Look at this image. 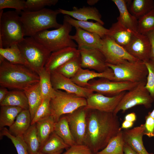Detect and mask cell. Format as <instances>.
<instances>
[{"instance_id":"ab89813d","label":"cell","mask_w":154,"mask_h":154,"mask_svg":"<svg viewBox=\"0 0 154 154\" xmlns=\"http://www.w3.org/2000/svg\"><path fill=\"white\" fill-rule=\"evenodd\" d=\"M50 99V98L42 99L31 121V125L35 124L37 122L45 119L51 116Z\"/></svg>"},{"instance_id":"816d5d0a","label":"cell","mask_w":154,"mask_h":154,"mask_svg":"<svg viewBox=\"0 0 154 154\" xmlns=\"http://www.w3.org/2000/svg\"><path fill=\"white\" fill-rule=\"evenodd\" d=\"M99 1L98 0H88L87 2L89 5L92 6L97 3Z\"/></svg>"},{"instance_id":"ffe728a7","label":"cell","mask_w":154,"mask_h":154,"mask_svg":"<svg viewBox=\"0 0 154 154\" xmlns=\"http://www.w3.org/2000/svg\"><path fill=\"white\" fill-rule=\"evenodd\" d=\"M75 28V34L73 35H70V37L77 43L78 50L82 48H100L101 45L102 38L98 35L88 32L79 27Z\"/></svg>"},{"instance_id":"3957f363","label":"cell","mask_w":154,"mask_h":154,"mask_svg":"<svg viewBox=\"0 0 154 154\" xmlns=\"http://www.w3.org/2000/svg\"><path fill=\"white\" fill-rule=\"evenodd\" d=\"M58 9L44 8L35 11H23L20 16L25 36L33 37L38 32L51 28L57 29L62 24L57 21Z\"/></svg>"},{"instance_id":"d6a6232c","label":"cell","mask_w":154,"mask_h":154,"mask_svg":"<svg viewBox=\"0 0 154 154\" xmlns=\"http://www.w3.org/2000/svg\"><path fill=\"white\" fill-rule=\"evenodd\" d=\"M54 131L70 147L76 144L64 115L55 122Z\"/></svg>"},{"instance_id":"7402d4cb","label":"cell","mask_w":154,"mask_h":154,"mask_svg":"<svg viewBox=\"0 0 154 154\" xmlns=\"http://www.w3.org/2000/svg\"><path fill=\"white\" fill-rule=\"evenodd\" d=\"M117 7L119 13L117 22L125 28L135 34L138 33V19L129 12L127 5V0H112Z\"/></svg>"},{"instance_id":"44dd1931","label":"cell","mask_w":154,"mask_h":154,"mask_svg":"<svg viewBox=\"0 0 154 154\" xmlns=\"http://www.w3.org/2000/svg\"><path fill=\"white\" fill-rule=\"evenodd\" d=\"M97 78H106L114 81V73L112 70L110 68L102 72L81 68L76 74L71 79L79 86L86 87L89 81Z\"/></svg>"},{"instance_id":"f907efd6","label":"cell","mask_w":154,"mask_h":154,"mask_svg":"<svg viewBox=\"0 0 154 154\" xmlns=\"http://www.w3.org/2000/svg\"><path fill=\"white\" fill-rule=\"evenodd\" d=\"M123 151L124 154H138L125 143L124 146Z\"/></svg>"},{"instance_id":"681fc988","label":"cell","mask_w":154,"mask_h":154,"mask_svg":"<svg viewBox=\"0 0 154 154\" xmlns=\"http://www.w3.org/2000/svg\"><path fill=\"white\" fill-rule=\"evenodd\" d=\"M134 122L125 120L121 124V128L124 129H128L133 126Z\"/></svg>"},{"instance_id":"ee69618b","label":"cell","mask_w":154,"mask_h":154,"mask_svg":"<svg viewBox=\"0 0 154 154\" xmlns=\"http://www.w3.org/2000/svg\"><path fill=\"white\" fill-rule=\"evenodd\" d=\"M63 154H94L90 148L85 144H74L66 149Z\"/></svg>"},{"instance_id":"1f68e13d","label":"cell","mask_w":154,"mask_h":154,"mask_svg":"<svg viewBox=\"0 0 154 154\" xmlns=\"http://www.w3.org/2000/svg\"><path fill=\"white\" fill-rule=\"evenodd\" d=\"M22 110L21 108L17 106H1L0 129L5 126H11L14 123L18 114Z\"/></svg>"},{"instance_id":"9c48e42d","label":"cell","mask_w":154,"mask_h":154,"mask_svg":"<svg viewBox=\"0 0 154 154\" xmlns=\"http://www.w3.org/2000/svg\"><path fill=\"white\" fill-rule=\"evenodd\" d=\"M146 82H140L126 92L113 113L117 115L120 111L124 112L139 105H143L147 108H150L153 101L145 87Z\"/></svg>"},{"instance_id":"5b68a950","label":"cell","mask_w":154,"mask_h":154,"mask_svg":"<svg viewBox=\"0 0 154 154\" xmlns=\"http://www.w3.org/2000/svg\"><path fill=\"white\" fill-rule=\"evenodd\" d=\"M72 27L68 23L63 20L59 28L42 31L33 37L51 53L66 47L76 48L77 45L70 35Z\"/></svg>"},{"instance_id":"277c9868","label":"cell","mask_w":154,"mask_h":154,"mask_svg":"<svg viewBox=\"0 0 154 154\" xmlns=\"http://www.w3.org/2000/svg\"><path fill=\"white\" fill-rule=\"evenodd\" d=\"M0 13V48L17 44L24 38L20 14L15 11Z\"/></svg>"},{"instance_id":"b9f144b4","label":"cell","mask_w":154,"mask_h":154,"mask_svg":"<svg viewBox=\"0 0 154 154\" xmlns=\"http://www.w3.org/2000/svg\"><path fill=\"white\" fill-rule=\"evenodd\" d=\"M144 62L148 70L145 87L154 102V61L150 59Z\"/></svg>"},{"instance_id":"7c38bea8","label":"cell","mask_w":154,"mask_h":154,"mask_svg":"<svg viewBox=\"0 0 154 154\" xmlns=\"http://www.w3.org/2000/svg\"><path fill=\"white\" fill-rule=\"evenodd\" d=\"M87 110L81 107L73 112L64 115L76 144H84L87 129Z\"/></svg>"},{"instance_id":"8fae6325","label":"cell","mask_w":154,"mask_h":154,"mask_svg":"<svg viewBox=\"0 0 154 154\" xmlns=\"http://www.w3.org/2000/svg\"><path fill=\"white\" fill-rule=\"evenodd\" d=\"M99 49L105 57L107 63L110 64L117 65L126 60H138L108 35L102 38L101 45Z\"/></svg>"},{"instance_id":"836d02e7","label":"cell","mask_w":154,"mask_h":154,"mask_svg":"<svg viewBox=\"0 0 154 154\" xmlns=\"http://www.w3.org/2000/svg\"><path fill=\"white\" fill-rule=\"evenodd\" d=\"M55 122L51 116L36 123L37 136L40 146L54 132Z\"/></svg>"},{"instance_id":"ba28073f","label":"cell","mask_w":154,"mask_h":154,"mask_svg":"<svg viewBox=\"0 0 154 154\" xmlns=\"http://www.w3.org/2000/svg\"><path fill=\"white\" fill-rule=\"evenodd\" d=\"M107 65L113 72L114 81L135 83L146 81L148 70L142 61L126 60L117 65Z\"/></svg>"},{"instance_id":"f1b7e54d","label":"cell","mask_w":154,"mask_h":154,"mask_svg":"<svg viewBox=\"0 0 154 154\" xmlns=\"http://www.w3.org/2000/svg\"><path fill=\"white\" fill-rule=\"evenodd\" d=\"M130 13L138 19L154 8L153 0H127Z\"/></svg>"},{"instance_id":"30bf717a","label":"cell","mask_w":154,"mask_h":154,"mask_svg":"<svg viewBox=\"0 0 154 154\" xmlns=\"http://www.w3.org/2000/svg\"><path fill=\"white\" fill-rule=\"evenodd\" d=\"M139 83L128 81H115L106 78H100L89 81L86 87L94 92L100 93L107 96L112 97L131 89Z\"/></svg>"},{"instance_id":"4dcf8cb0","label":"cell","mask_w":154,"mask_h":154,"mask_svg":"<svg viewBox=\"0 0 154 154\" xmlns=\"http://www.w3.org/2000/svg\"><path fill=\"white\" fill-rule=\"evenodd\" d=\"M29 154H37L40 146L37 134L36 124L31 125L23 135Z\"/></svg>"},{"instance_id":"e0dca14e","label":"cell","mask_w":154,"mask_h":154,"mask_svg":"<svg viewBox=\"0 0 154 154\" xmlns=\"http://www.w3.org/2000/svg\"><path fill=\"white\" fill-rule=\"evenodd\" d=\"M144 135V124L131 129L122 131L123 137L125 143L136 153L138 154H153L149 153L144 146L143 141Z\"/></svg>"},{"instance_id":"f5cc1de1","label":"cell","mask_w":154,"mask_h":154,"mask_svg":"<svg viewBox=\"0 0 154 154\" xmlns=\"http://www.w3.org/2000/svg\"><path fill=\"white\" fill-rule=\"evenodd\" d=\"M148 114L154 118V109L151 112H149Z\"/></svg>"},{"instance_id":"ac0fdd59","label":"cell","mask_w":154,"mask_h":154,"mask_svg":"<svg viewBox=\"0 0 154 154\" xmlns=\"http://www.w3.org/2000/svg\"><path fill=\"white\" fill-rule=\"evenodd\" d=\"M80 55L76 48H65L51 53L44 66L49 73L55 71L58 67L71 59Z\"/></svg>"},{"instance_id":"7a4b0ae2","label":"cell","mask_w":154,"mask_h":154,"mask_svg":"<svg viewBox=\"0 0 154 154\" xmlns=\"http://www.w3.org/2000/svg\"><path fill=\"white\" fill-rule=\"evenodd\" d=\"M38 75L27 67L13 64L0 56V85L24 91L39 82Z\"/></svg>"},{"instance_id":"f546056e","label":"cell","mask_w":154,"mask_h":154,"mask_svg":"<svg viewBox=\"0 0 154 154\" xmlns=\"http://www.w3.org/2000/svg\"><path fill=\"white\" fill-rule=\"evenodd\" d=\"M0 56L14 64L25 65L29 68V65L22 54L17 44L7 48H0Z\"/></svg>"},{"instance_id":"60d3db41","label":"cell","mask_w":154,"mask_h":154,"mask_svg":"<svg viewBox=\"0 0 154 154\" xmlns=\"http://www.w3.org/2000/svg\"><path fill=\"white\" fill-rule=\"evenodd\" d=\"M58 0H27L25 1V11H35L44 8L46 6L56 5Z\"/></svg>"},{"instance_id":"8992f818","label":"cell","mask_w":154,"mask_h":154,"mask_svg":"<svg viewBox=\"0 0 154 154\" xmlns=\"http://www.w3.org/2000/svg\"><path fill=\"white\" fill-rule=\"evenodd\" d=\"M17 45L29 68L38 74L44 68L51 53L33 37H26Z\"/></svg>"},{"instance_id":"f35d334b","label":"cell","mask_w":154,"mask_h":154,"mask_svg":"<svg viewBox=\"0 0 154 154\" xmlns=\"http://www.w3.org/2000/svg\"><path fill=\"white\" fill-rule=\"evenodd\" d=\"M0 129V137L5 136L9 139L15 147L18 154H29L23 135L14 136L10 133L8 129L5 127Z\"/></svg>"},{"instance_id":"4316f807","label":"cell","mask_w":154,"mask_h":154,"mask_svg":"<svg viewBox=\"0 0 154 154\" xmlns=\"http://www.w3.org/2000/svg\"><path fill=\"white\" fill-rule=\"evenodd\" d=\"M1 106H17L23 110H29L27 97L23 91L14 90L9 91L5 98L0 102Z\"/></svg>"},{"instance_id":"7dc6e473","label":"cell","mask_w":154,"mask_h":154,"mask_svg":"<svg viewBox=\"0 0 154 154\" xmlns=\"http://www.w3.org/2000/svg\"><path fill=\"white\" fill-rule=\"evenodd\" d=\"M137 119V116L134 112H132L127 114L125 117V120L134 122Z\"/></svg>"},{"instance_id":"52a82bcc","label":"cell","mask_w":154,"mask_h":154,"mask_svg":"<svg viewBox=\"0 0 154 154\" xmlns=\"http://www.w3.org/2000/svg\"><path fill=\"white\" fill-rule=\"evenodd\" d=\"M86 104L85 98L62 90H55L54 96L50 100L51 116L56 122L62 116L85 106Z\"/></svg>"},{"instance_id":"8d00e7d4","label":"cell","mask_w":154,"mask_h":154,"mask_svg":"<svg viewBox=\"0 0 154 154\" xmlns=\"http://www.w3.org/2000/svg\"><path fill=\"white\" fill-rule=\"evenodd\" d=\"M40 78L39 84L42 99L52 98L55 90L53 88L50 80V73L44 68L38 74Z\"/></svg>"},{"instance_id":"f6af8a7d","label":"cell","mask_w":154,"mask_h":154,"mask_svg":"<svg viewBox=\"0 0 154 154\" xmlns=\"http://www.w3.org/2000/svg\"><path fill=\"white\" fill-rule=\"evenodd\" d=\"M144 135L149 137H154V118L148 114L145 116Z\"/></svg>"},{"instance_id":"4fadbf2b","label":"cell","mask_w":154,"mask_h":154,"mask_svg":"<svg viewBox=\"0 0 154 154\" xmlns=\"http://www.w3.org/2000/svg\"><path fill=\"white\" fill-rule=\"evenodd\" d=\"M50 80L52 87L55 90H64L86 99L94 92L86 88L80 87L68 78L56 71L50 73Z\"/></svg>"},{"instance_id":"7bdbcfd3","label":"cell","mask_w":154,"mask_h":154,"mask_svg":"<svg viewBox=\"0 0 154 154\" xmlns=\"http://www.w3.org/2000/svg\"><path fill=\"white\" fill-rule=\"evenodd\" d=\"M7 8L15 9L20 14L25 9V1L24 0H0V10Z\"/></svg>"},{"instance_id":"603a6c76","label":"cell","mask_w":154,"mask_h":154,"mask_svg":"<svg viewBox=\"0 0 154 154\" xmlns=\"http://www.w3.org/2000/svg\"><path fill=\"white\" fill-rule=\"evenodd\" d=\"M63 20L68 23L72 27H79L88 32L96 33L101 38L108 35L109 29L105 28L97 22L78 21L66 15L64 17Z\"/></svg>"},{"instance_id":"2e32d148","label":"cell","mask_w":154,"mask_h":154,"mask_svg":"<svg viewBox=\"0 0 154 154\" xmlns=\"http://www.w3.org/2000/svg\"><path fill=\"white\" fill-rule=\"evenodd\" d=\"M124 48L130 55L139 60L145 62L150 59L151 45L146 35L139 33L134 34Z\"/></svg>"},{"instance_id":"74e56055","label":"cell","mask_w":154,"mask_h":154,"mask_svg":"<svg viewBox=\"0 0 154 154\" xmlns=\"http://www.w3.org/2000/svg\"><path fill=\"white\" fill-rule=\"evenodd\" d=\"M154 30V8L138 19V32L145 35Z\"/></svg>"},{"instance_id":"d6986e66","label":"cell","mask_w":154,"mask_h":154,"mask_svg":"<svg viewBox=\"0 0 154 154\" xmlns=\"http://www.w3.org/2000/svg\"><path fill=\"white\" fill-rule=\"evenodd\" d=\"M58 10L60 13L68 15L77 20L88 21L89 20H93L103 25L104 24L101 19V14L97 9L94 7L83 6L78 8L74 6L71 10L60 8H59Z\"/></svg>"},{"instance_id":"83f0119b","label":"cell","mask_w":154,"mask_h":154,"mask_svg":"<svg viewBox=\"0 0 154 154\" xmlns=\"http://www.w3.org/2000/svg\"><path fill=\"white\" fill-rule=\"evenodd\" d=\"M27 97L31 121L42 99L39 82L23 91Z\"/></svg>"},{"instance_id":"e575fe53","label":"cell","mask_w":154,"mask_h":154,"mask_svg":"<svg viewBox=\"0 0 154 154\" xmlns=\"http://www.w3.org/2000/svg\"><path fill=\"white\" fill-rule=\"evenodd\" d=\"M125 144L121 130L110 141L104 149L96 154H124Z\"/></svg>"},{"instance_id":"d4e9b609","label":"cell","mask_w":154,"mask_h":154,"mask_svg":"<svg viewBox=\"0 0 154 154\" xmlns=\"http://www.w3.org/2000/svg\"><path fill=\"white\" fill-rule=\"evenodd\" d=\"M70 147L54 131L41 145L39 152L44 154H53L62 152Z\"/></svg>"},{"instance_id":"bcb514c9","label":"cell","mask_w":154,"mask_h":154,"mask_svg":"<svg viewBox=\"0 0 154 154\" xmlns=\"http://www.w3.org/2000/svg\"><path fill=\"white\" fill-rule=\"evenodd\" d=\"M145 35L148 37L151 45L150 59L154 61V30L147 33Z\"/></svg>"},{"instance_id":"5bb4252c","label":"cell","mask_w":154,"mask_h":154,"mask_svg":"<svg viewBox=\"0 0 154 154\" xmlns=\"http://www.w3.org/2000/svg\"><path fill=\"white\" fill-rule=\"evenodd\" d=\"M126 91L112 97H108L96 92H93L86 98L87 109L113 112Z\"/></svg>"},{"instance_id":"c3c4849f","label":"cell","mask_w":154,"mask_h":154,"mask_svg":"<svg viewBox=\"0 0 154 154\" xmlns=\"http://www.w3.org/2000/svg\"><path fill=\"white\" fill-rule=\"evenodd\" d=\"M9 92V91L6 88L1 86L0 88V102L4 99Z\"/></svg>"},{"instance_id":"cb8c5ba5","label":"cell","mask_w":154,"mask_h":154,"mask_svg":"<svg viewBox=\"0 0 154 154\" xmlns=\"http://www.w3.org/2000/svg\"><path fill=\"white\" fill-rule=\"evenodd\" d=\"M109 30L108 35L117 44L124 48L129 44L135 34L117 22L113 24Z\"/></svg>"},{"instance_id":"db71d44e","label":"cell","mask_w":154,"mask_h":154,"mask_svg":"<svg viewBox=\"0 0 154 154\" xmlns=\"http://www.w3.org/2000/svg\"><path fill=\"white\" fill-rule=\"evenodd\" d=\"M62 152H59L53 154H61V153H62ZM37 154H43L42 153L39 152H38V153H37Z\"/></svg>"},{"instance_id":"484cf974","label":"cell","mask_w":154,"mask_h":154,"mask_svg":"<svg viewBox=\"0 0 154 154\" xmlns=\"http://www.w3.org/2000/svg\"><path fill=\"white\" fill-rule=\"evenodd\" d=\"M31 119L29 110H23L18 114L8 131L15 136L23 135L31 125Z\"/></svg>"},{"instance_id":"d590c367","label":"cell","mask_w":154,"mask_h":154,"mask_svg":"<svg viewBox=\"0 0 154 154\" xmlns=\"http://www.w3.org/2000/svg\"><path fill=\"white\" fill-rule=\"evenodd\" d=\"M81 68L80 54L69 60L55 71L71 79L76 74Z\"/></svg>"},{"instance_id":"9a60e30c","label":"cell","mask_w":154,"mask_h":154,"mask_svg":"<svg viewBox=\"0 0 154 154\" xmlns=\"http://www.w3.org/2000/svg\"><path fill=\"white\" fill-rule=\"evenodd\" d=\"M79 50L82 68L102 72L109 67L104 55L98 49L82 48Z\"/></svg>"},{"instance_id":"6da1fadb","label":"cell","mask_w":154,"mask_h":154,"mask_svg":"<svg viewBox=\"0 0 154 154\" xmlns=\"http://www.w3.org/2000/svg\"><path fill=\"white\" fill-rule=\"evenodd\" d=\"M87 110L84 144L96 154L104 149L121 129L117 115L113 112Z\"/></svg>"}]
</instances>
